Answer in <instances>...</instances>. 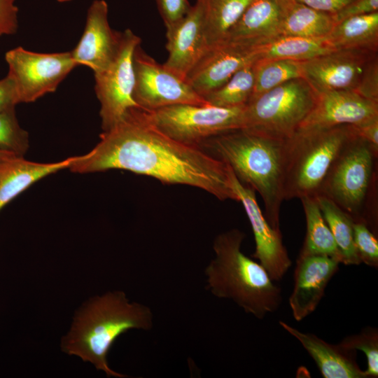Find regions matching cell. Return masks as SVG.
<instances>
[{
    "label": "cell",
    "mask_w": 378,
    "mask_h": 378,
    "mask_svg": "<svg viewBox=\"0 0 378 378\" xmlns=\"http://www.w3.org/2000/svg\"><path fill=\"white\" fill-rule=\"evenodd\" d=\"M300 78H303L300 62L258 59L254 62V86L250 99L288 80Z\"/></svg>",
    "instance_id": "f1b7e54d"
},
{
    "label": "cell",
    "mask_w": 378,
    "mask_h": 378,
    "mask_svg": "<svg viewBox=\"0 0 378 378\" xmlns=\"http://www.w3.org/2000/svg\"><path fill=\"white\" fill-rule=\"evenodd\" d=\"M29 148V135L19 125L15 108L0 112V149L24 157Z\"/></svg>",
    "instance_id": "f546056e"
},
{
    "label": "cell",
    "mask_w": 378,
    "mask_h": 378,
    "mask_svg": "<svg viewBox=\"0 0 378 378\" xmlns=\"http://www.w3.org/2000/svg\"><path fill=\"white\" fill-rule=\"evenodd\" d=\"M244 107L176 104L144 111L148 120L168 136L188 145L198 146L210 137L244 128Z\"/></svg>",
    "instance_id": "ba28073f"
},
{
    "label": "cell",
    "mask_w": 378,
    "mask_h": 378,
    "mask_svg": "<svg viewBox=\"0 0 378 378\" xmlns=\"http://www.w3.org/2000/svg\"><path fill=\"white\" fill-rule=\"evenodd\" d=\"M258 59L303 62L330 52L335 48L326 38L312 39L281 36L257 46Z\"/></svg>",
    "instance_id": "cb8c5ba5"
},
{
    "label": "cell",
    "mask_w": 378,
    "mask_h": 378,
    "mask_svg": "<svg viewBox=\"0 0 378 378\" xmlns=\"http://www.w3.org/2000/svg\"><path fill=\"white\" fill-rule=\"evenodd\" d=\"M14 156H16V155L10 152L5 151L0 149V160L9 158Z\"/></svg>",
    "instance_id": "ab89813d"
},
{
    "label": "cell",
    "mask_w": 378,
    "mask_h": 378,
    "mask_svg": "<svg viewBox=\"0 0 378 378\" xmlns=\"http://www.w3.org/2000/svg\"><path fill=\"white\" fill-rule=\"evenodd\" d=\"M133 97L142 109L153 111L176 104H209L188 83L159 64L139 46L134 53Z\"/></svg>",
    "instance_id": "8fae6325"
},
{
    "label": "cell",
    "mask_w": 378,
    "mask_h": 378,
    "mask_svg": "<svg viewBox=\"0 0 378 378\" xmlns=\"http://www.w3.org/2000/svg\"><path fill=\"white\" fill-rule=\"evenodd\" d=\"M335 24L333 15L293 0L284 20L281 36L326 38Z\"/></svg>",
    "instance_id": "603a6c76"
},
{
    "label": "cell",
    "mask_w": 378,
    "mask_h": 378,
    "mask_svg": "<svg viewBox=\"0 0 378 378\" xmlns=\"http://www.w3.org/2000/svg\"><path fill=\"white\" fill-rule=\"evenodd\" d=\"M377 118L378 103L354 90H331L317 94L313 108L299 128L358 125Z\"/></svg>",
    "instance_id": "e0dca14e"
},
{
    "label": "cell",
    "mask_w": 378,
    "mask_h": 378,
    "mask_svg": "<svg viewBox=\"0 0 378 378\" xmlns=\"http://www.w3.org/2000/svg\"><path fill=\"white\" fill-rule=\"evenodd\" d=\"M315 197L340 252L342 263L346 265H360L361 261L354 239V221L328 197L322 195Z\"/></svg>",
    "instance_id": "4316f807"
},
{
    "label": "cell",
    "mask_w": 378,
    "mask_h": 378,
    "mask_svg": "<svg viewBox=\"0 0 378 378\" xmlns=\"http://www.w3.org/2000/svg\"><path fill=\"white\" fill-rule=\"evenodd\" d=\"M169 55L164 66L186 80L190 71L209 48L202 0H197L179 22L166 29Z\"/></svg>",
    "instance_id": "9a60e30c"
},
{
    "label": "cell",
    "mask_w": 378,
    "mask_h": 378,
    "mask_svg": "<svg viewBox=\"0 0 378 378\" xmlns=\"http://www.w3.org/2000/svg\"><path fill=\"white\" fill-rule=\"evenodd\" d=\"M354 239L356 248L361 262L378 267V239L375 234L364 223H354Z\"/></svg>",
    "instance_id": "1f68e13d"
},
{
    "label": "cell",
    "mask_w": 378,
    "mask_h": 378,
    "mask_svg": "<svg viewBox=\"0 0 378 378\" xmlns=\"http://www.w3.org/2000/svg\"><path fill=\"white\" fill-rule=\"evenodd\" d=\"M254 62L238 70L225 84L205 95L204 99L208 104L220 107L245 106L253 90Z\"/></svg>",
    "instance_id": "83f0119b"
},
{
    "label": "cell",
    "mask_w": 378,
    "mask_h": 378,
    "mask_svg": "<svg viewBox=\"0 0 378 378\" xmlns=\"http://www.w3.org/2000/svg\"><path fill=\"white\" fill-rule=\"evenodd\" d=\"M198 146L225 163L240 182L259 193L267 220L280 230L287 139L241 128L210 137Z\"/></svg>",
    "instance_id": "7a4b0ae2"
},
{
    "label": "cell",
    "mask_w": 378,
    "mask_h": 378,
    "mask_svg": "<svg viewBox=\"0 0 378 378\" xmlns=\"http://www.w3.org/2000/svg\"><path fill=\"white\" fill-rule=\"evenodd\" d=\"M354 134L352 125L299 128L288 139L284 200L317 196L333 161Z\"/></svg>",
    "instance_id": "8992f818"
},
{
    "label": "cell",
    "mask_w": 378,
    "mask_h": 378,
    "mask_svg": "<svg viewBox=\"0 0 378 378\" xmlns=\"http://www.w3.org/2000/svg\"><path fill=\"white\" fill-rule=\"evenodd\" d=\"M306 220V235L300 254L326 255L340 260V252L325 221L315 197L301 199Z\"/></svg>",
    "instance_id": "484cf974"
},
{
    "label": "cell",
    "mask_w": 378,
    "mask_h": 378,
    "mask_svg": "<svg viewBox=\"0 0 378 378\" xmlns=\"http://www.w3.org/2000/svg\"><path fill=\"white\" fill-rule=\"evenodd\" d=\"M316 98L304 78L288 80L248 101L244 128L288 139L309 114Z\"/></svg>",
    "instance_id": "52a82bcc"
},
{
    "label": "cell",
    "mask_w": 378,
    "mask_h": 378,
    "mask_svg": "<svg viewBox=\"0 0 378 378\" xmlns=\"http://www.w3.org/2000/svg\"><path fill=\"white\" fill-rule=\"evenodd\" d=\"M292 1L253 0L230 30L225 41L258 46L281 36Z\"/></svg>",
    "instance_id": "d6986e66"
},
{
    "label": "cell",
    "mask_w": 378,
    "mask_h": 378,
    "mask_svg": "<svg viewBox=\"0 0 378 378\" xmlns=\"http://www.w3.org/2000/svg\"><path fill=\"white\" fill-rule=\"evenodd\" d=\"M258 59L257 46L236 41L209 47L186 81L204 97L225 84L238 70Z\"/></svg>",
    "instance_id": "5bb4252c"
},
{
    "label": "cell",
    "mask_w": 378,
    "mask_h": 378,
    "mask_svg": "<svg viewBox=\"0 0 378 378\" xmlns=\"http://www.w3.org/2000/svg\"><path fill=\"white\" fill-rule=\"evenodd\" d=\"M18 104L20 101L15 83L7 74L0 79V112L15 108Z\"/></svg>",
    "instance_id": "8d00e7d4"
},
{
    "label": "cell",
    "mask_w": 378,
    "mask_h": 378,
    "mask_svg": "<svg viewBox=\"0 0 378 378\" xmlns=\"http://www.w3.org/2000/svg\"><path fill=\"white\" fill-rule=\"evenodd\" d=\"M377 52L335 49L300 62L303 78L318 94L338 90H355Z\"/></svg>",
    "instance_id": "7c38bea8"
},
{
    "label": "cell",
    "mask_w": 378,
    "mask_h": 378,
    "mask_svg": "<svg viewBox=\"0 0 378 378\" xmlns=\"http://www.w3.org/2000/svg\"><path fill=\"white\" fill-rule=\"evenodd\" d=\"M340 344L346 349L360 350L365 353L367 378L378 377V330L377 328L368 326L359 333L345 337Z\"/></svg>",
    "instance_id": "4dcf8cb0"
},
{
    "label": "cell",
    "mask_w": 378,
    "mask_h": 378,
    "mask_svg": "<svg viewBox=\"0 0 378 378\" xmlns=\"http://www.w3.org/2000/svg\"><path fill=\"white\" fill-rule=\"evenodd\" d=\"M253 0H202L209 47L222 43Z\"/></svg>",
    "instance_id": "d4e9b609"
},
{
    "label": "cell",
    "mask_w": 378,
    "mask_h": 378,
    "mask_svg": "<svg viewBox=\"0 0 378 378\" xmlns=\"http://www.w3.org/2000/svg\"><path fill=\"white\" fill-rule=\"evenodd\" d=\"M76 156L40 163L14 156L0 160V210L33 183L43 177L69 168Z\"/></svg>",
    "instance_id": "44dd1931"
},
{
    "label": "cell",
    "mask_w": 378,
    "mask_h": 378,
    "mask_svg": "<svg viewBox=\"0 0 378 378\" xmlns=\"http://www.w3.org/2000/svg\"><path fill=\"white\" fill-rule=\"evenodd\" d=\"M141 38L130 29L121 34L118 52L108 66L94 74V90L100 103L103 131L119 122L131 108L139 107L133 93L135 84L134 53Z\"/></svg>",
    "instance_id": "9c48e42d"
},
{
    "label": "cell",
    "mask_w": 378,
    "mask_h": 378,
    "mask_svg": "<svg viewBox=\"0 0 378 378\" xmlns=\"http://www.w3.org/2000/svg\"><path fill=\"white\" fill-rule=\"evenodd\" d=\"M352 127L357 136L378 148V118Z\"/></svg>",
    "instance_id": "f35d334b"
},
{
    "label": "cell",
    "mask_w": 378,
    "mask_h": 378,
    "mask_svg": "<svg viewBox=\"0 0 378 378\" xmlns=\"http://www.w3.org/2000/svg\"><path fill=\"white\" fill-rule=\"evenodd\" d=\"M230 180L254 235L255 249L252 256L265 267L273 281H279L292 264L283 243L281 230H275L270 225L257 202L255 191L240 182L231 169Z\"/></svg>",
    "instance_id": "4fadbf2b"
},
{
    "label": "cell",
    "mask_w": 378,
    "mask_h": 378,
    "mask_svg": "<svg viewBox=\"0 0 378 378\" xmlns=\"http://www.w3.org/2000/svg\"><path fill=\"white\" fill-rule=\"evenodd\" d=\"M245 234L232 229L216 236L214 258L205 268L206 289L218 298L229 299L258 319L276 311L281 289L265 267L241 251Z\"/></svg>",
    "instance_id": "277c9868"
},
{
    "label": "cell",
    "mask_w": 378,
    "mask_h": 378,
    "mask_svg": "<svg viewBox=\"0 0 378 378\" xmlns=\"http://www.w3.org/2000/svg\"><path fill=\"white\" fill-rule=\"evenodd\" d=\"M279 325L297 339L325 378H367L356 362V351L332 344L315 334L304 332L280 321Z\"/></svg>",
    "instance_id": "ffe728a7"
},
{
    "label": "cell",
    "mask_w": 378,
    "mask_h": 378,
    "mask_svg": "<svg viewBox=\"0 0 378 378\" xmlns=\"http://www.w3.org/2000/svg\"><path fill=\"white\" fill-rule=\"evenodd\" d=\"M58 2L62 3V2H67L71 0H57Z\"/></svg>",
    "instance_id": "60d3db41"
},
{
    "label": "cell",
    "mask_w": 378,
    "mask_h": 378,
    "mask_svg": "<svg viewBox=\"0 0 378 378\" xmlns=\"http://www.w3.org/2000/svg\"><path fill=\"white\" fill-rule=\"evenodd\" d=\"M314 9L335 15L353 0H295Z\"/></svg>",
    "instance_id": "74e56055"
},
{
    "label": "cell",
    "mask_w": 378,
    "mask_h": 378,
    "mask_svg": "<svg viewBox=\"0 0 378 378\" xmlns=\"http://www.w3.org/2000/svg\"><path fill=\"white\" fill-rule=\"evenodd\" d=\"M16 0H0V37L16 33L18 28V8Z\"/></svg>",
    "instance_id": "e575fe53"
},
{
    "label": "cell",
    "mask_w": 378,
    "mask_h": 378,
    "mask_svg": "<svg viewBox=\"0 0 378 378\" xmlns=\"http://www.w3.org/2000/svg\"><path fill=\"white\" fill-rule=\"evenodd\" d=\"M122 32L113 30L108 20V4L94 0L88 9L83 35L71 51L77 66L83 65L97 74L112 62L121 39Z\"/></svg>",
    "instance_id": "2e32d148"
},
{
    "label": "cell",
    "mask_w": 378,
    "mask_h": 378,
    "mask_svg": "<svg viewBox=\"0 0 378 378\" xmlns=\"http://www.w3.org/2000/svg\"><path fill=\"white\" fill-rule=\"evenodd\" d=\"M340 263V260L326 255L299 254L288 300L295 320H303L316 309Z\"/></svg>",
    "instance_id": "ac0fdd59"
},
{
    "label": "cell",
    "mask_w": 378,
    "mask_h": 378,
    "mask_svg": "<svg viewBox=\"0 0 378 378\" xmlns=\"http://www.w3.org/2000/svg\"><path fill=\"white\" fill-rule=\"evenodd\" d=\"M166 29L179 22L189 12L192 6L188 0H155Z\"/></svg>",
    "instance_id": "d6a6232c"
},
{
    "label": "cell",
    "mask_w": 378,
    "mask_h": 378,
    "mask_svg": "<svg viewBox=\"0 0 378 378\" xmlns=\"http://www.w3.org/2000/svg\"><path fill=\"white\" fill-rule=\"evenodd\" d=\"M88 153L76 156L69 169L75 173L122 169L163 183L202 189L217 199L238 201L230 169L199 146L178 141L159 130L144 109H130L115 126L100 134Z\"/></svg>",
    "instance_id": "6da1fadb"
},
{
    "label": "cell",
    "mask_w": 378,
    "mask_h": 378,
    "mask_svg": "<svg viewBox=\"0 0 378 378\" xmlns=\"http://www.w3.org/2000/svg\"><path fill=\"white\" fill-rule=\"evenodd\" d=\"M153 325L149 307L130 302L122 291H110L91 298L79 309L62 341V349L64 353L91 363L107 377H125L108 366L110 349L129 330H149Z\"/></svg>",
    "instance_id": "3957f363"
},
{
    "label": "cell",
    "mask_w": 378,
    "mask_h": 378,
    "mask_svg": "<svg viewBox=\"0 0 378 378\" xmlns=\"http://www.w3.org/2000/svg\"><path fill=\"white\" fill-rule=\"evenodd\" d=\"M378 12V0H353L333 15L336 24L347 18Z\"/></svg>",
    "instance_id": "d590c367"
},
{
    "label": "cell",
    "mask_w": 378,
    "mask_h": 378,
    "mask_svg": "<svg viewBox=\"0 0 378 378\" xmlns=\"http://www.w3.org/2000/svg\"><path fill=\"white\" fill-rule=\"evenodd\" d=\"M365 99L378 103V57L368 64L354 90Z\"/></svg>",
    "instance_id": "836d02e7"
},
{
    "label": "cell",
    "mask_w": 378,
    "mask_h": 378,
    "mask_svg": "<svg viewBox=\"0 0 378 378\" xmlns=\"http://www.w3.org/2000/svg\"><path fill=\"white\" fill-rule=\"evenodd\" d=\"M327 39L335 49L378 52V12L347 18L334 27Z\"/></svg>",
    "instance_id": "7402d4cb"
},
{
    "label": "cell",
    "mask_w": 378,
    "mask_h": 378,
    "mask_svg": "<svg viewBox=\"0 0 378 378\" xmlns=\"http://www.w3.org/2000/svg\"><path fill=\"white\" fill-rule=\"evenodd\" d=\"M8 75L13 79L20 103L33 102L54 92L77 66L71 52L41 53L22 47L6 52Z\"/></svg>",
    "instance_id": "30bf717a"
},
{
    "label": "cell",
    "mask_w": 378,
    "mask_h": 378,
    "mask_svg": "<svg viewBox=\"0 0 378 378\" xmlns=\"http://www.w3.org/2000/svg\"><path fill=\"white\" fill-rule=\"evenodd\" d=\"M377 155L378 148L354 132L333 161L318 193L377 235Z\"/></svg>",
    "instance_id": "5b68a950"
}]
</instances>
